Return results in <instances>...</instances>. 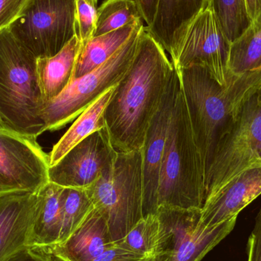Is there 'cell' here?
<instances>
[{
  "label": "cell",
  "mask_w": 261,
  "mask_h": 261,
  "mask_svg": "<svg viewBox=\"0 0 261 261\" xmlns=\"http://www.w3.org/2000/svg\"><path fill=\"white\" fill-rule=\"evenodd\" d=\"M173 69L167 52L144 27L133 61L104 112L106 127L117 151L141 150Z\"/></svg>",
  "instance_id": "6da1fadb"
},
{
  "label": "cell",
  "mask_w": 261,
  "mask_h": 261,
  "mask_svg": "<svg viewBox=\"0 0 261 261\" xmlns=\"http://www.w3.org/2000/svg\"><path fill=\"white\" fill-rule=\"evenodd\" d=\"M176 70L206 173L219 137L245 96L260 85L261 69L233 76L227 87L200 66Z\"/></svg>",
  "instance_id": "7a4b0ae2"
},
{
  "label": "cell",
  "mask_w": 261,
  "mask_h": 261,
  "mask_svg": "<svg viewBox=\"0 0 261 261\" xmlns=\"http://www.w3.org/2000/svg\"><path fill=\"white\" fill-rule=\"evenodd\" d=\"M205 196V164L195 140L180 87L160 171L156 207L202 208Z\"/></svg>",
  "instance_id": "3957f363"
},
{
  "label": "cell",
  "mask_w": 261,
  "mask_h": 261,
  "mask_svg": "<svg viewBox=\"0 0 261 261\" xmlns=\"http://www.w3.org/2000/svg\"><path fill=\"white\" fill-rule=\"evenodd\" d=\"M37 59L9 29L0 32V119L5 128L35 138L47 130Z\"/></svg>",
  "instance_id": "277c9868"
},
{
  "label": "cell",
  "mask_w": 261,
  "mask_h": 261,
  "mask_svg": "<svg viewBox=\"0 0 261 261\" xmlns=\"http://www.w3.org/2000/svg\"><path fill=\"white\" fill-rule=\"evenodd\" d=\"M86 190L107 219L113 242L122 240L144 217L142 150L119 152L113 168Z\"/></svg>",
  "instance_id": "5b68a950"
},
{
  "label": "cell",
  "mask_w": 261,
  "mask_h": 261,
  "mask_svg": "<svg viewBox=\"0 0 261 261\" xmlns=\"http://www.w3.org/2000/svg\"><path fill=\"white\" fill-rule=\"evenodd\" d=\"M260 148L261 84L245 96L216 143L205 173V199L245 169L261 163Z\"/></svg>",
  "instance_id": "8992f818"
},
{
  "label": "cell",
  "mask_w": 261,
  "mask_h": 261,
  "mask_svg": "<svg viewBox=\"0 0 261 261\" xmlns=\"http://www.w3.org/2000/svg\"><path fill=\"white\" fill-rule=\"evenodd\" d=\"M144 27L138 29L103 64L75 78L59 96L43 104L41 118L46 130H59L75 120L106 92L120 82L133 61Z\"/></svg>",
  "instance_id": "52a82bcc"
},
{
  "label": "cell",
  "mask_w": 261,
  "mask_h": 261,
  "mask_svg": "<svg viewBox=\"0 0 261 261\" xmlns=\"http://www.w3.org/2000/svg\"><path fill=\"white\" fill-rule=\"evenodd\" d=\"M8 29L35 58L55 56L76 35V0H30Z\"/></svg>",
  "instance_id": "ba28073f"
},
{
  "label": "cell",
  "mask_w": 261,
  "mask_h": 261,
  "mask_svg": "<svg viewBox=\"0 0 261 261\" xmlns=\"http://www.w3.org/2000/svg\"><path fill=\"white\" fill-rule=\"evenodd\" d=\"M49 168L37 138L0 128V197L40 191L49 182Z\"/></svg>",
  "instance_id": "9c48e42d"
},
{
  "label": "cell",
  "mask_w": 261,
  "mask_h": 261,
  "mask_svg": "<svg viewBox=\"0 0 261 261\" xmlns=\"http://www.w3.org/2000/svg\"><path fill=\"white\" fill-rule=\"evenodd\" d=\"M231 42L227 39L210 6L192 21L182 40L175 69L205 67L220 85L227 87L234 75L228 71Z\"/></svg>",
  "instance_id": "30bf717a"
},
{
  "label": "cell",
  "mask_w": 261,
  "mask_h": 261,
  "mask_svg": "<svg viewBox=\"0 0 261 261\" xmlns=\"http://www.w3.org/2000/svg\"><path fill=\"white\" fill-rule=\"evenodd\" d=\"M118 153L106 127L83 140L50 167L49 182L86 190L113 168Z\"/></svg>",
  "instance_id": "8fae6325"
},
{
  "label": "cell",
  "mask_w": 261,
  "mask_h": 261,
  "mask_svg": "<svg viewBox=\"0 0 261 261\" xmlns=\"http://www.w3.org/2000/svg\"><path fill=\"white\" fill-rule=\"evenodd\" d=\"M180 88V81L176 69H173L167 84L162 102L156 114L150 122L146 134L142 148L143 178V213L155 214L156 212L158 186L160 171L164 156L166 141L168 135L169 126L172 113L176 101V95Z\"/></svg>",
  "instance_id": "7c38bea8"
},
{
  "label": "cell",
  "mask_w": 261,
  "mask_h": 261,
  "mask_svg": "<svg viewBox=\"0 0 261 261\" xmlns=\"http://www.w3.org/2000/svg\"><path fill=\"white\" fill-rule=\"evenodd\" d=\"M261 195V163L245 169L208 196L201 210L200 225L217 226L239 213Z\"/></svg>",
  "instance_id": "4fadbf2b"
},
{
  "label": "cell",
  "mask_w": 261,
  "mask_h": 261,
  "mask_svg": "<svg viewBox=\"0 0 261 261\" xmlns=\"http://www.w3.org/2000/svg\"><path fill=\"white\" fill-rule=\"evenodd\" d=\"M39 191L0 197V261L29 247Z\"/></svg>",
  "instance_id": "5bb4252c"
},
{
  "label": "cell",
  "mask_w": 261,
  "mask_h": 261,
  "mask_svg": "<svg viewBox=\"0 0 261 261\" xmlns=\"http://www.w3.org/2000/svg\"><path fill=\"white\" fill-rule=\"evenodd\" d=\"M208 3V0H159L154 21L145 30L170 55L172 63L189 26Z\"/></svg>",
  "instance_id": "9a60e30c"
},
{
  "label": "cell",
  "mask_w": 261,
  "mask_h": 261,
  "mask_svg": "<svg viewBox=\"0 0 261 261\" xmlns=\"http://www.w3.org/2000/svg\"><path fill=\"white\" fill-rule=\"evenodd\" d=\"M114 244L107 219L93 208L67 240L42 251L58 261H94Z\"/></svg>",
  "instance_id": "2e32d148"
},
{
  "label": "cell",
  "mask_w": 261,
  "mask_h": 261,
  "mask_svg": "<svg viewBox=\"0 0 261 261\" xmlns=\"http://www.w3.org/2000/svg\"><path fill=\"white\" fill-rule=\"evenodd\" d=\"M82 47L76 35L55 56L37 59V81L43 104L59 96L71 83Z\"/></svg>",
  "instance_id": "e0dca14e"
},
{
  "label": "cell",
  "mask_w": 261,
  "mask_h": 261,
  "mask_svg": "<svg viewBox=\"0 0 261 261\" xmlns=\"http://www.w3.org/2000/svg\"><path fill=\"white\" fill-rule=\"evenodd\" d=\"M64 187L49 182L39 191V202L29 237V247L45 250L59 242L62 228Z\"/></svg>",
  "instance_id": "ac0fdd59"
},
{
  "label": "cell",
  "mask_w": 261,
  "mask_h": 261,
  "mask_svg": "<svg viewBox=\"0 0 261 261\" xmlns=\"http://www.w3.org/2000/svg\"><path fill=\"white\" fill-rule=\"evenodd\" d=\"M143 26L142 20H140L113 32L93 37L88 42L83 44L73 80L81 77L103 64Z\"/></svg>",
  "instance_id": "d6986e66"
},
{
  "label": "cell",
  "mask_w": 261,
  "mask_h": 261,
  "mask_svg": "<svg viewBox=\"0 0 261 261\" xmlns=\"http://www.w3.org/2000/svg\"><path fill=\"white\" fill-rule=\"evenodd\" d=\"M237 219L236 216L213 228L199 223L173 251L155 256L156 261H200L233 231Z\"/></svg>",
  "instance_id": "ffe728a7"
},
{
  "label": "cell",
  "mask_w": 261,
  "mask_h": 261,
  "mask_svg": "<svg viewBox=\"0 0 261 261\" xmlns=\"http://www.w3.org/2000/svg\"><path fill=\"white\" fill-rule=\"evenodd\" d=\"M116 87L106 92L76 118L73 125L54 146L49 153L50 167L56 164L63 156H65L67 152L70 151L83 140L94 132L106 128L104 112Z\"/></svg>",
  "instance_id": "44dd1931"
},
{
  "label": "cell",
  "mask_w": 261,
  "mask_h": 261,
  "mask_svg": "<svg viewBox=\"0 0 261 261\" xmlns=\"http://www.w3.org/2000/svg\"><path fill=\"white\" fill-rule=\"evenodd\" d=\"M202 208L159 207L155 214L161 225V242L158 255L173 251L200 222ZM156 255V256H158Z\"/></svg>",
  "instance_id": "7402d4cb"
},
{
  "label": "cell",
  "mask_w": 261,
  "mask_h": 261,
  "mask_svg": "<svg viewBox=\"0 0 261 261\" xmlns=\"http://www.w3.org/2000/svg\"><path fill=\"white\" fill-rule=\"evenodd\" d=\"M261 69V11L230 47L228 71L239 76Z\"/></svg>",
  "instance_id": "603a6c76"
},
{
  "label": "cell",
  "mask_w": 261,
  "mask_h": 261,
  "mask_svg": "<svg viewBox=\"0 0 261 261\" xmlns=\"http://www.w3.org/2000/svg\"><path fill=\"white\" fill-rule=\"evenodd\" d=\"M161 233V225L156 215H147L116 243L142 257L156 256L159 251Z\"/></svg>",
  "instance_id": "cb8c5ba5"
},
{
  "label": "cell",
  "mask_w": 261,
  "mask_h": 261,
  "mask_svg": "<svg viewBox=\"0 0 261 261\" xmlns=\"http://www.w3.org/2000/svg\"><path fill=\"white\" fill-rule=\"evenodd\" d=\"M208 6L231 44L247 30L252 21L246 0H208Z\"/></svg>",
  "instance_id": "d4e9b609"
},
{
  "label": "cell",
  "mask_w": 261,
  "mask_h": 261,
  "mask_svg": "<svg viewBox=\"0 0 261 261\" xmlns=\"http://www.w3.org/2000/svg\"><path fill=\"white\" fill-rule=\"evenodd\" d=\"M140 20L142 18L135 0H106L97 9L93 37L113 32Z\"/></svg>",
  "instance_id": "484cf974"
},
{
  "label": "cell",
  "mask_w": 261,
  "mask_h": 261,
  "mask_svg": "<svg viewBox=\"0 0 261 261\" xmlns=\"http://www.w3.org/2000/svg\"><path fill=\"white\" fill-rule=\"evenodd\" d=\"M61 205L62 228L58 244L67 240L94 208L85 189L64 187Z\"/></svg>",
  "instance_id": "4316f807"
},
{
  "label": "cell",
  "mask_w": 261,
  "mask_h": 261,
  "mask_svg": "<svg viewBox=\"0 0 261 261\" xmlns=\"http://www.w3.org/2000/svg\"><path fill=\"white\" fill-rule=\"evenodd\" d=\"M97 19V9L86 0H76V36L83 44L93 38Z\"/></svg>",
  "instance_id": "83f0119b"
},
{
  "label": "cell",
  "mask_w": 261,
  "mask_h": 261,
  "mask_svg": "<svg viewBox=\"0 0 261 261\" xmlns=\"http://www.w3.org/2000/svg\"><path fill=\"white\" fill-rule=\"evenodd\" d=\"M30 0H0V32L9 29L22 14Z\"/></svg>",
  "instance_id": "f1b7e54d"
},
{
  "label": "cell",
  "mask_w": 261,
  "mask_h": 261,
  "mask_svg": "<svg viewBox=\"0 0 261 261\" xmlns=\"http://www.w3.org/2000/svg\"><path fill=\"white\" fill-rule=\"evenodd\" d=\"M248 261H261V207L247 244Z\"/></svg>",
  "instance_id": "f546056e"
},
{
  "label": "cell",
  "mask_w": 261,
  "mask_h": 261,
  "mask_svg": "<svg viewBox=\"0 0 261 261\" xmlns=\"http://www.w3.org/2000/svg\"><path fill=\"white\" fill-rule=\"evenodd\" d=\"M143 257L115 243L94 261H140Z\"/></svg>",
  "instance_id": "4dcf8cb0"
},
{
  "label": "cell",
  "mask_w": 261,
  "mask_h": 261,
  "mask_svg": "<svg viewBox=\"0 0 261 261\" xmlns=\"http://www.w3.org/2000/svg\"><path fill=\"white\" fill-rule=\"evenodd\" d=\"M5 261H54L50 254L37 248H25L20 250Z\"/></svg>",
  "instance_id": "1f68e13d"
},
{
  "label": "cell",
  "mask_w": 261,
  "mask_h": 261,
  "mask_svg": "<svg viewBox=\"0 0 261 261\" xmlns=\"http://www.w3.org/2000/svg\"><path fill=\"white\" fill-rule=\"evenodd\" d=\"M141 13V18L149 27L153 24L156 16L159 0H135Z\"/></svg>",
  "instance_id": "d6a6232c"
},
{
  "label": "cell",
  "mask_w": 261,
  "mask_h": 261,
  "mask_svg": "<svg viewBox=\"0 0 261 261\" xmlns=\"http://www.w3.org/2000/svg\"><path fill=\"white\" fill-rule=\"evenodd\" d=\"M247 7L251 19H254L261 11V0H246Z\"/></svg>",
  "instance_id": "836d02e7"
},
{
  "label": "cell",
  "mask_w": 261,
  "mask_h": 261,
  "mask_svg": "<svg viewBox=\"0 0 261 261\" xmlns=\"http://www.w3.org/2000/svg\"><path fill=\"white\" fill-rule=\"evenodd\" d=\"M140 261H156L155 256H150V257H143Z\"/></svg>",
  "instance_id": "e575fe53"
},
{
  "label": "cell",
  "mask_w": 261,
  "mask_h": 261,
  "mask_svg": "<svg viewBox=\"0 0 261 261\" xmlns=\"http://www.w3.org/2000/svg\"><path fill=\"white\" fill-rule=\"evenodd\" d=\"M86 1L88 2V3H90L92 6L96 7V6H97L98 1H99V0H86Z\"/></svg>",
  "instance_id": "d590c367"
},
{
  "label": "cell",
  "mask_w": 261,
  "mask_h": 261,
  "mask_svg": "<svg viewBox=\"0 0 261 261\" xmlns=\"http://www.w3.org/2000/svg\"><path fill=\"white\" fill-rule=\"evenodd\" d=\"M0 128H5L4 125H3V122H2L1 119H0Z\"/></svg>",
  "instance_id": "8d00e7d4"
},
{
  "label": "cell",
  "mask_w": 261,
  "mask_h": 261,
  "mask_svg": "<svg viewBox=\"0 0 261 261\" xmlns=\"http://www.w3.org/2000/svg\"><path fill=\"white\" fill-rule=\"evenodd\" d=\"M259 160H260V161L261 162V148L260 150V152H259Z\"/></svg>",
  "instance_id": "74e56055"
}]
</instances>
